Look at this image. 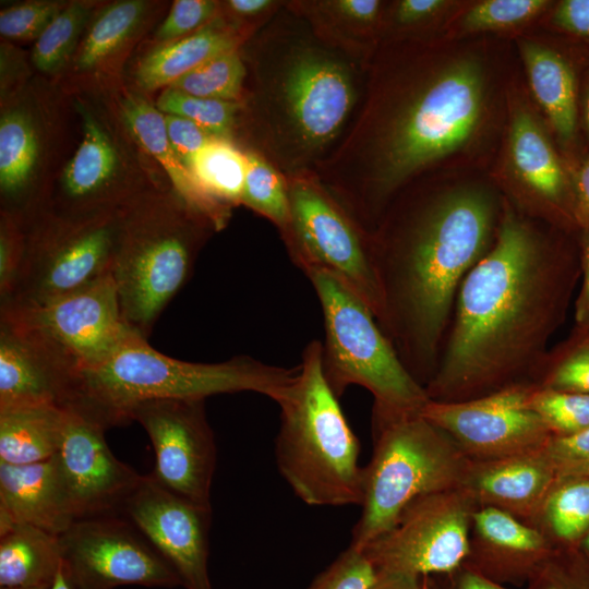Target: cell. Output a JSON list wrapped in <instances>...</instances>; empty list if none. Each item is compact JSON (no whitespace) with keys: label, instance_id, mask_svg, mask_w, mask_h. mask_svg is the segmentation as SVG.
<instances>
[{"label":"cell","instance_id":"1","mask_svg":"<svg viewBox=\"0 0 589 589\" xmlns=\"http://www.w3.org/2000/svg\"><path fill=\"white\" fill-rule=\"evenodd\" d=\"M504 199L496 241L464 278L430 400L461 401L538 384L549 341L581 278L580 233L541 228Z\"/></svg>","mask_w":589,"mask_h":589},{"label":"cell","instance_id":"2","mask_svg":"<svg viewBox=\"0 0 589 589\" xmlns=\"http://www.w3.org/2000/svg\"><path fill=\"white\" fill-rule=\"evenodd\" d=\"M503 204L479 183L397 194L371 232L377 322L423 387L438 366L458 289L496 241Z\"/></svg>","mask_w":589,"mask_h":589},{"label":"cell","instance_id":"3","mask_svg":"<svg viewBox=\"0 0 589 589\" xmlns=\"http://www.w3.org/2000/svg\"><path fill=\"white\" fill-rule=\"evenodd\" d=\"M416 65V64H414ZM371 96L321 183L369 232L420 170L462 148L485 113L486 76L477 57L423 61Z\"/></svg>","mask_w":589,"mask_h":589},{"label":"cell","instance_id":"4","mask_svg":"<svg viewBox=\"0 0 589 589\" xmlns=\"http://www.w3.org/2000/svg\"><path fill=\"white\" fill-rule=\"evenodd\" d=\"M299 374L250 356L201 363L168 357L134 332L103 362L73 372L62 409L105 430L131 422L140 402L164 398L206 399L217 394L253 392L278 405L288 398Z\"/></svg>","mask_w":589,"mask_h":589},{"label":"cell","instance_id":"5","mask_svg":"<svg viewBox=\"0 0 589 589\" xmlns=\"http://www.w3.org/2000/svg\"><path fill=\"white\" fill-rule=\"evenodd\" d=\"M280 43L256 72L265 140L284 166L308 164L344 130L358 99L354 68L316 35Z\"/></svg>","mask_w":589,"mask_h":589},{"label":"cell","instance_id":"6","mask_svg":"<svg viewBox=\"0 0 589 589\" xmlns=\"http://www.w3.org/2000/svg\"><path fill=\"white\" fill-rule=\"evenodd\" d=\"M214 231L170 187H152L121 211L112 277L129 327L148 337Z\"/></svg>","mask_w":589,"mask_h":589},{"label":"cell","instance_id":"7","mask_svg":"<svg viewBox=\"0 0 589 589\" xmlns=\"http://www.w3.org/2000/svg\"><path fill=\"white\" fill-rule=\"evenodd\" d=\"M322 366V341L303 349L297 382L280 407L277 468L311 506L361 505L364 468L360 444Z\"/></svg>","mask_w":589,"mask_h":589},{"label":"cell","instance_id":"8","mask_svg":"<svg viewBox=\"0 0 589 589\" xmlns=\"http://www.w3.org/2000/svg\"><path fill=\"white\" fill-rule=\"evenodd\" d=\"M373 454L363 467L361 515L350 546L361 551L386 533L413 500L461 485L470 459L420 411L373 405Z\"/></svg>","mask_w":589,"mask_h":589},{"label":"cell","instance_id":"9","mask_svg":"<svg viewBox=\"0 0 589 589\" xmlns=\"http://www.w3.org/2000/svg\"><path fill=\"white\" fill-rule=\"evenodd\" d=\"M305 276L318 299L323 322L322 366L339 398L351 385L368 389L376 406L421 411L430 401L425 388L408 372L372 310L329 273Z\"/></svg>","mask_w":589,"mask_h":589},{"label":"cell","instance_id":"10","mask_svg":"<svg viewBox=\"0 0 589 589\" xmlns=\"http://www.w3.org/2000/svg\"><path fill=\"white\" fill-rule=\"evenodd\" d=\"M121 212L72 219L38 213L26 228L16 289L1 308H32L80 290L112 273Z\"/></svg>","mask_w":589,"mask_h":589},{"label":"cell","instance_id":"11","mask_svg":"<svg viewBox=\"0 0 589 589\" xmlns=\"http://www.w3.org/2000/svg\"><path fill=\"white\" fill-rule=\"evenodd\" d=\"M75 109L82 140L48 190L40 212L72 219L116 214L160 185L139 170L130 145L134 142L121 122L116 128L106 112L85 100L77 99Z\"/></svg>","mask_w":589,"mask_h":589},{"label":"cell","instance_id":"12","mask_svg":"<svg viewBox=\"0 0 589 589\" xmlns=\"http://www.w3.org/2000/svg\"><path fill=\"white\" fill-rule=\"evenodd\" d=\"M288 190L291 217L283 238L292 262L304 274L323 271L338 278L378 321L382 300L371 233L317 180L296 175Z\"/></svg>","mask_w":589,"mask_h":589},{"label":"cell","instance_id":"13","mask_svg":"<svg viewBox=\"0 0 589 589\" xmlns=\"http://www.w3.org/2000/svg\"><path fill=\"white\" fill-rule=\"evenodd\" d=\"M477 507L461 486L420 496L406 506L390 530L361 552L376 573L421 578L452 574L470 556Z\"/></svg>","mask_w":589,"mask_h":589},{"label":"cell","instance_id":"14","mask_svg":"<svg viewBox=\"0 0 589 589\" xmlns=\"http://www.w3.org/2000/svg\"><path fill=\"white\" fill-rule=\"evenodd\" d=\"M58 540L61 569L74 589L181 586L171 565L127 517L77 519Z\"/></svg>","mask_w":589,"mask_h":589},{"label":"cell","instance_id":"15","mask_svg":"<svg viewBox=\"0 0 589 589\" xmlns=\"http://www.w3.org/2000/svg\"><path fill=\"white\" fill-rule=\"evenodd\" d=\"M536 384H517L461 401L430 400L420 413L471 460L542 449L553 436L530 406Z\"/></svg>","mask_w":589,"mask_h":589},{"label":"cell","instance_id":"16","mask_svg":"<svg viewBox=\"0 0 589 589\" xmlns=\"http://www.w3.org/2000/svg\"><path fill=\"white\" fill-rule=\"evenodd\" d=\"M0 313L39 335L73 372L103 362L135 332L122 317L112 273L48 303Z\"/></svg>","mask_w":589,"mask_h":589},{"label":"cell","instance_id":"17","mask_svg":"<svg viewBox=\"0 0 589 589\" xmlns=\"http://www.w3.org/2000/svg\"><path fill=\"white\" fill-rule=\"evenodd\" d=\"M146 431L154 452L151 474L166 489L211 507L216 443L205 399L164 398L137 404L130 412Z\"/></svg>","mask_w":589,"mask_h":589},{"label":"cell","instance_id":"18","mask_svg":"<svg viewBox=\"0 0 589 589\" xmlns=\"http://www.w3.org/2000/svg\"><path fill=\"white\" fill-rule=\"evenodd\" d=\"M122 514L171 565L185 589H212L208 533L212 508L166 489L151 474L127 500Z\"/></svg>","mask_w":589,"mask_h":589},{"label":"cell","instance_id":"19","mask_svg":"<svg viewBox=\"0 0 589 589\" xmlns=\"http://www.w3.org/2000/svg\"><path fill=\"white\" fill-rule=\"evenodd\" d=\"M55 455L74 520L120 515L142 477L115 457L105 429L68 409Z\"/></svg>","mask_w":589,"mask_h":589},{"label":"cell","instance_id":"20","mask_svg":"<svg viewBox=\"0 0 589 589\" xmlns=\"http://www.w3.org/2000/svg\"><path fill=\"white\" fill-rule=\"evenodd\" d=\"M0 115L1 212L28 224L43 208V168L48 129L25 89L3 103ZM2 104V105H3Z\"/></svg>","mask_w":589,"mask_h":589},{"label":"cell","instance_id":"21","mask_svg":"<svg viewBox=\"0 0 589 589\" xmlns=\"http://www.w3.org/2000/svg\"><path fill=\"white\" fill-rule=\"evenodd\" d=\"M508 156L528 204L526 212L580 233L573 215L570 173L536 117L524 107L510 119Z\"/></svg>","mask_w":589,"mask_h":589},{"label":"cell","instance_id":"22","mask_svg":"<svg viewBox=\"0 0 589 589\" xmlns=\"http://www.w3.org/2000/svg\"><path fill=\"white\" fill-rule=\"evenodd\" d=\"M72 373L39 335L0 313V411L39 405L62 408Z\"/></svg>","mask_w":589,"mask_h":589},{"label":"cell","instance_id":"23","mask_svg":"<svg viewBox=\"0 0 589 589\" xmlns=\"http://www.w3.org/2000/svg\"><path fill=\"white\" fill-rule=\"evenodd\" d=\"M556 480L553 466L539 449L495 459H470L460 486L478 507H495L522 519L539 516Z\"/></svg>","mask_w":589,"mask_h":589},{"label":"cell","instance_id":"24","mask_svg":"<svg viewBox=\"0 0 589 589\" xmlns=\"http://www.w3.org/2000/svg\"><path fill=\"white\" fill-rule=\"evenodd\" d=\"M471 528L477 541L466 565L497 582L528 581L551 557L543 533L505 510L477 507Z\"/></svg>","mask_w":589,"mask_h":589},{"label":"cell","instance_id":"25","mask_svg":"<svg viewBox=\"0 0 589 589\" xmlns=\"http://www.w3.org/2000/svg\"><path fill=\"white\" fill-rule=\"evenodd\" d=\"M73 521L55 456L26 465L0 461V532L27 524L59 536Z\"/></svg>","mask_w":589,"mask_h":589},{"label":"cell","instance_id":"26","mask_svg":"<svg viewBox=\"0 0 589 589\" xmlns=\"http://www.w3.org/2000/svg\"><path fill=\"white\" fill-rule=\"evenodd\" d=\"M520 52L534 98L546 115L564 151L577 146L580 122V97L577 74L561 52L524 40Z\"/></svg>","mask_w":589,"mask_h":589},{"label":"cell","instance_id":"27","mask_svg":"<svg viewBox=\"0 0 589 589\" xmlns=\"http://www.w3.org/2000/svg\"><path fill=\"white\" fill-rule=\"evenodd\" d=\"M117 112L118 119L136 146L164 169L170 188L177 195L216 228L207 201L169 142L164 113L142 94L134 92L123 93L119 97Z\"/></svg>","mask_w":589,"mask_h":589},{"label":"cell","instance_id":"28","mask_svg":"<svg viewBox=\"0 0 589 589\" xmlns=\"http://www.w3.org/2000/svg\"><path fill=\"white\" fill-rule=\"evenodd\" d=\"M239 43L236 27L217 15L185 37L153 46L135 65V84L142 92L165 89L205 61L238 49Z\"/></svg>","mask_w":589,"mask_h":589},{"label":"cell","instance_id":"29","mask_svg":"<svg viewBox=\"0 0 589 589\" xmlns=\"http://www.w3.org/2000/svg\"><path fill=\"white\" fill-rule=\"evenodd\" d=\"M152 3L144 0L111 2L95 12L69 68L76 75L100 76L143 31Z\"/></svg>","mask_w":589,"mask_h":589},{"label":"cell","instance_id":"30","mask_svg":"<svg viewBox=\"0 0 589 589\" xmlns=\"http://www.w3.org/2000/svg\"><path fill=\"white\" fill-rule=\"evenodd\" d=\"M60 565L58 536L27 524L0 532V588L51 586Z\"/></svg>","mask_w":589,"mask_h":589},{"label":"cell","instance_id":"31","mask_svg":"<svg viewBox=\"0 0 589 589\" xmlns=\"http://www.w3.org/2000/svg\"><path fill=\"white\" fill-rule=\"evenodd\" d=\"M247 152L231 139L214 136L190 160L189 170L196 187L207 201L217 231L241 204V192L247 172Z\"/></svg>","mask_w":589,"mask_h":589},{"label":"cell","instance_id":"32","mask_svg":"<svg viewBox=\"0 0 589 589\" xmlns=\"http://www.w3.org/2000/svg\"><path fill=\"white\" fill-rule=\"evenodd\" d=\"M64 410L53 405L0 411V461L26 465L52 458L61 444Z\"/></svg>","mask_w":589,"mask_h":589},{"label":"cell","instance_id":"33","mask_svg":"<svg viewBox=\"0 0 589 589\" xmlns=\"http://www.w3.org/2000/svg\"><path fill=\"white\" fill-rule=\"evenodd\" d=\"M94 14L92 2H68L35 40L31 53L34 67L47 75L59 74L69 68Z\"/></svg>","mask_w":589,"mask_h":589},{"label":"cell","instance_id":"34","mask_svg":"<svg viewBox=\"0 0 589 589\" xmlns=\"http://www.w3.org/2000/svg\"><path fill=\"white\" fill-rule=\"evenodd\" d=\"M241 204L274 223L284 235L290 225L288 183L261 155L247 152Z\"/></svg>","mask_w":589,"mask_h":589},{"label":"cell","instance_id":"35","mask_svg":"<svg viewBox=\"0 0 589 589\" xmlns=\"http://www.w3.org/2000/svg\"><path fill=\"white\" fill-rule=\"evenodd\" d=\"M245 77L240 51L232 49L205 61L169 87L202 98L239 103Z\"/></svg>","mask_w":589,"mask_h":589},{"label":"cell","instance_id":"36","mask_svg":"<svg viewBox=\"0 0 589 589\" xmlns=\"http://www.w3.org/2000/svg\"><path fill=\"white\" fill-rule=\"evenodd\" d=\"M551 532L573 541L589 530V477L556 480L546 495L539 516Z\"/></svg>","mask_w":589,"mask_h":589},{"label":"cell","instance_id":"37","mask_svg":"<svg viewBox=\"0 0 589 589\" xmlns=\"http://www.w3.org/2000/svg\"><path fill=\"white\" fill-rule=\"evenodd\" d=\"M156 108L166 115L189 119L214 136L231 139L240 103L202 98L167 87L157 97Z\"/></svg>","mask_w":589,"mask_h":589},{"label":"cell","instance_id":"38","mask_svg":"<svg viewBox=\"0 0 589 589\" xmlns=\"http://www.w3.org/2000/svg\"><path fill=\"white\" fill-rule=\"evenodd\" d=\"M531 408L553 435H570L589 428V394L534 386Z\"/></svg>","mask_w":589,"mask_h":589},{"label":"cell","instance_id":"39","mask_svg":"<svg viewBox=\"0 0 589 589\" xmlns=\"http://www.w3.org/2000/svg\"><path fill=\"white\" fill-rule=\"evenodd\" d=\"M538 386L589 394V346L564 347L549 350Z\"/></svg>","mask_w":589,"mask_h":589},{"label":"cell","instance_id":"40","mask_svg":"<svg viewBox=\"0 0 589 589\" xmlns=\"http://www.w3.org/2000/svg\"><path fill=\"white\" fill-rule=\"evenodd\" d=\"M550 4L546 0H485L468 10L461 19L467 32L506 28L521 24Z\"/></svg>","mask_w":589,"mask_h":589},{"label":"cell","instance_id":"41","mask_svg":"<svg viewBox=\"0 0 589 589\" xmlns=\"http://www.w3.org/2000/svg\"><path fill=\"white\" fill-rule=\"evenodd\" d=\"M67 3L32 0L10 5L0 12V34L10 40H36Z\"/></svg>","mask_w":589,"mask_h":589},{"label":"cell","instance_id":"42","mask_svg":"<svg viewBox=\"0 0 589 589\" xmlns=\"http://www.w3.org/2000/svg\"><path fill=\"white\" fill-rule=\"evenodd\" d=\"M26 254V228L1 212L0 219V305L10 301L19 284Z\"/></svg>","mask_w":589,"mask_h":589},{"label":"cell","instance_id":"43","mask_svg":"<svg viewBox=\"0 0 589 589\" xmlns=\"http://www.w3.org/2000/svg\"><path fill=\"white\" fill-rule=\"evenodd\" d=\"M376 577L364 554L349 545L308 589H369Z\"/></svg>","mask_w":589,"mask_h":589},{"label":"cell","instance_id":"44","mask_svg":"<svg viewBox=\"0 0 589 589\" xmlns=\"http://www.w3.org/2000/svg\"><path fill=\"white\" fill-rule=\"evenodd\" d=\"M219 4L213 0H176L156 29L157 44L185 37L217 16Z\"/></svg>","mask_w":589,"mask_h":589},{"label":"cell","instance_id":"45","mask_svg":"<svg viewBox=\"0 0 589 589\" xmlns=\"http://www.w3.org/2000/svg\"><path fill=\"white\" fill-rule=\"evenodd\" d=\"M542 450L557 480L589 477V428L570 435H553Z\"/></svg>","mask_w":589,"mask_h":589},{"label":"cell","instance_id":"46","mask_svg":"<svg viewBox=\"0 0 589 589\" xmlns=\"http://www.w3.org/2000/svg\"><path fill=\"white\" fill-rule=\"evenodd\" d=\"M164 119L169 142L177 155L188 167L191 158L214 135L193 121L179 116L164 113Z\"/></svg>","mask_w":589,"mask_h":589},{"label":"cell","instance_id":"47","mask_svg":"<svg viewBox=\"0 0 589 589\" xmlns=\"http://www.w3.org/2000/svg\"><path fill=\"white\" fill-rule=\"evenodd\" d=\"M321 4L335 20L354 31L370 28L377 21L382 7L378 0H335Z\"/></svg>","mask_w":589,"mask_h":589},{"label":"cell","instance_id":"48","mask_svg":"<svg viewBox=\"0 0 589 589\" xmlns=\"http://www.w3.org/2000/svg\"><path fill=\"white\" fill-rule=\"evenodd\" d=\"M0 64V92L3 104L24 89L23 83L29 71L23 52L8 40L1 43Z\"/></svg>","mask_w":589,"mask_h":589},{"label":"cell","instance_id":"49","mask_svg":"<svg viewBox=\"0 0 589 589\" xmlns=\"http://www.w3.org/2000/svg\"><path fill=\"white\" fill-rule=\"evenodd\" d=\"M552 22L564 32L589 38V0H563L555 7Z\"/></svg>","mask_w":589,"mask_h":589},{"label":"cell","instance_id":"50","mask_svg":"<svg viewBox=\"0 0 589 589\" xmlns=\"http://www.w3.org/2000/svg\"><path fill=\"white\" fill-rule=\"evenodd\" d=\"M573 215L579 232L589 230V153L572 173Z\"/></svg>","mask_w":589,"mask_h":589},{"label":"cell","instance_id":"51","mask_svg":"<svg viewBox=\"0 0 589 589\" xmlns=\"http://www.w3.org/2000/svg\"><path fill=\"white\" fill-rule=\"evenodd\" d=\"M452 2L443 0H401L395 8V21L411 26L434 17Z\"/></svg>","mask_w":589,"mask_h":589},{"label":"cell","instance_id":"52","mask_svg":"<svg viewBox=\"0 0 589 589\" xmlns=\"http://www.w3.org/2000/svg\"><path fill=\"white\" fill-rule=\"evenodd\" d=\"M581 286L575 300V325L589 323V230L579 238Z\"/></svg>","mask_w":589,"mask_h":589},{"label":"cell","instance_id":"53","mask_svg":"<svg viewBox=\"0 0 589 589\" xmlns=\"http://www.w3.org/2000/svg\"><path fill=\"white\" fill-rule=\"evenodd\" d=\"M443 576L448 579L447 589H508L501 582L466 564L454 573Z\"/></svg>","mask_w":589,"mask_h":589},{"label":"cell","instance_id":"54","mask_svg":"<svg viewBox=\"0 0 589 589\" xmlns=\"http://www.w3.org/2000/svg\"><path fill=\"white\" fill-rule=\"evenodd\" d=\"M527 589H580L572 581L560 566L552 561V556L528 580Z\"/></svg>","mask_w":589,"mask_h":589},{"label":"cell","instance_id":"55","mask_svg":"<svg viewBox=\"0 0 589 589\" xmlns=\"http://www.w3.org/2000/svg\"><path fill=\"white\" fill-rule=\"evenodd\" d=\"M369 589H426L425 577L377 573Z\"/></svg>","mask_w":589,"mask_h":589},{"label":"cell","instance_id":"56","mask_svg":"<svg viewBox=\"0 0 589 589\" xmlns=\"http://www.w3.org/2000/svg\"><path fill=\"white\" fill-rule=\"evenodd\" d=\"M271 0H229L225 2V7L233 16L250 19L259 16L267 12L273 5Z\"/></svg>","mask_w":589,"mask_h":589},{"label":"cell","instance_id":"57","mask_svg":"<svg viewBox=\"0 0 589 589\" xmlns=\"http://www.w3.org/2000/svg\"><path fill=\"white\" fill-rule=\"evenodd\" d=\"M564 347H574L579 345L589 346V323L575 325L568 338L560 342Z\"/></svg>","mask_w":589,"mask_h":589},{"label":"cell","instance_id":"58","mask_svg":"<svg viewBox=\"0 0 589 589\" xmlns=\"http://www.w3.org/2000/svg\"><path fill=\"white\" fill-rule=\"evenodd\" d=\"M580 121L589 139V75L580 96Z\"/></svg>","mask_w":589,"mask_h":589},{"label":"cell","instance_id":"59","mask_svg":"<svg viewBox=\"0 0 589 589\" xmlns=\"http://www.w3.org/2000/svg\"><path fill=\"white\" fill-rule=\"evenodd\" d=\"M51 589H74L65 579L63 572L61 569V565L59 568V572L52 582Z\"/></svg>","mask_w":589,"mask_h":589},{"label":"cell","instance_id":"60","mask_svg":"<svg viewBox=\"0 0 589 589\" xmlns=\"http://www.w3.org/2000/svg\"><path fill=\"white\" fill-rule=\"evenodd\" d=\"M52 586V585H51ZM51 586H41V587H25V588H22V587H16V588H0V589H51Z\"/></svg>","mask_w":589,"mask_h":589},{"label":"cell","instance_id":"61","mask_svg":"<svg viewBox=\"0 0 589 589\" xmlns=\"http://www.w3.org/2000/svg\"><path fill=\"white\" fill-rule=\"evenodd\" d=\"M585 545H586V549H587V551H588V553H589V530H588V532H587Z\"/></svg>","mask_w":589,"mask_h":589},{"label":"cell","instance_id":"62","mask_svg":"<svg viewBox=\"0 0 589 589\" xmlns=\"http://www.w3.org/2000/svg\"><path fill=\"white\" fill-rule=\"evenodd\" d=\"M425 585H426V589H437L436 586L433 585V584H428V582L425 581Z\"/></svg>","mask_w":589,"mask_h":589}]
</instances>
